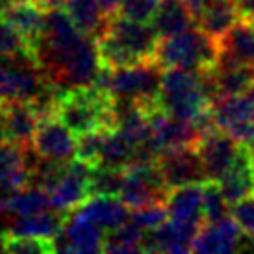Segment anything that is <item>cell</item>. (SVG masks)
<instances>
[{
    "label": "cell",
    "instance_id": "obj_5",
    "mask_svg": "<svg viewBox=\"0 0 254 254\" xmlns=\"http://www.w3.org/2000/svg\"><path fill=\"white\" fill-rule=\"evenodd\" d=\"M163 72L165 69L156 60L110 69L108 93L113 99L137 102L152 112L156 108H160V89H162Z\"/></svg>",
    "mask_w": 254,
    "mask_h": 254
},
{
    "label": "cell",
    "instance_id": "obj_19",
    "mask_svg": "<svg viewBox=\"0 0 254 254\" xmlns=\"http://www.w3.org/2000/svg\"><path fill=\"white\" fill-rule=\"evenodd\" d=\"M45 15L47 11H43L34 0H17L0 13V19L11 24L28 43L30 50H34L45 30Z\"/></svg>",
    "mask_w": 254,
    "mask_h": 254
},
{
    "label": "cell",
    "instance_id": "obj_39",
    "mask_svg": "<svg viewBox=\"0 0 254 254\" xmlns=\"http://www.w3.org/2000/svg\"><path fill=\"white\" fill-rule=\"evenodd\" d=\"M236 4L240 7V13L243 19L254 21V0H236Z\"/></svg>",
    "mask_w": 254,
    "mask_h": 254
},
{
    "label": "cell",
    "instance_id": "obj_7",
    "mask_svg": "<svg viewBox=\"0 0 254 254\" xmlns=\"http://www.w3.org/2000/svg\"><path fill=\"white\" fill-rule=\"evenodd\" d=\"M171 190L162 177L158 162L132 163L125 169V182L119 198L130 210L148 204L167 202Z\"/></svg>",
    "mask_w": 254,
    "mask_h": 254
},
{
    "label": "cell",
    "instance_id": "obj_20",
    "mask_svg": "<svg viewBox=\"0 0 254 254\" xmlns=\"http://www.w3.org/2000/svg\"><path fill=\"white\" fill-rule=\"evenodd\" d=\"M26 186H30L26 147L6 141L0 145V191L11 195Z\"/></svg>",
    "mask_w": 254,
    "mask_h": 254
},
{
    "label": "cell",
    "instance_id": "obj_9",
    "mask_svg": "<svg viewBox=\"0 0 254 254\" xmlns=\"http://www.w3.org/2000/svg\"><path fill=\"white\" fill-rule=\"evenodd\" d=\"M212 115L219 130L230 134L240 143L253 141L254 137V97L245 95H226L213 100Z\"/></svg>",
    "mask_w": 254,
    "mask_h": 254
},
{
    "label": "cell",
    "instance_id": "obj_10",
    "mask_svg": "<svg viewBox=\"0 0 254 254\" xmlns=\"http://www.w3.org/2000/svg\"><path fill=\"white\" fill-rule=\"evenodd\" d=\"M89 173H91V165L80 162L76 158L72 162L69 160L65 163L64 171L60 173L56 182L47 190L52 210L69 213L91 197L89 195Z\"/></svg>",
    "mask_w": 254,
    "mask_h": 254
},
{
    "label": "cell",
    "instance_id": "obj_21",
    "mask_svg": "<svg viewBox=\"0 0 254 254\" xmlns=\"http://www.w3.org/2000/svg\"><path fill=\"white\" fill-rule=\"evenodd\" d=\"M169 219L204 225V182L171 190L167 197Z\"/></svg>",
    "mask_w": 254,
    "mask_h": 254
},
{
    "label": "cell",
    "instance_id": "obj_1",
    "mask_svg": "<svg viewBox=\"0 0 254 254\" xmlns=\"http://www.w3.org/2000/svg\"><path fill=\"white\" fill-rule=\"evenodd\" d=\"M158 43L160 36L152 24L115 13L110 17L104 34L97 39V47L102 65L117 69L154 60Z\"/></svg>",
    "mask_w": 254,
    "mask_h": 254
},
{
    "label": "cell",
    "instance_id": "obj_18",
    "mask_svg": "<svg viewBox=\"0 0 254 254\" xmlns=\"http://www.w3.org/2000/svg\"><path fill=\"white\" fill-rule=\"evenodd\" d=\"M0 108L4 113L7 141H13L22 147H30L34 141V134L41 117L37 115L30 102L22 100H0Z\"/></svg>",
    "mask_w": 254,
    "mask_h": 254
},
{
    "label": "cell",
    "instance_id": "obj_26",
    "mask_svg": "<svg viewBox=\"0 0 254 254\" xmlns=\"http://www.w3.org/2000/svg\"><path fill=\"white\" fill-rule=\"evenodd\" d=\"M64 9L84 36L99 39L108 26L112 15H108L99 0H65Z\"/></svg>",
    "mask_w": 254,
    "mask_h": 254
},
{
    "label": "cell",
    "instance_id": "obj_40",
    "mask_svg": "<svg viewBox=\"0 0 254 254\" xmlns=\"http://www.w3.org/2000/svg\"><path fill=\"white\" fill-rule=\"evenodd\" d=\"M43 11H50V9H58V7L65 6V0H34Z\"/></svg>",
    "mask_w": 254,
    "mask_h": 254
},
{
    "label": "cell",
    "instance_id": "obj_33",
    "mask_svg": "<svg viewBox=\"0 0 254 254\" xmlns=\"http://www.w3.org/2000/svg\"><path fill=\"white\" fill-rule=\"evenodd\" d=\"M169 219V210L167 202H158V204H148L135 208L130 212V221L135 226H139L141 230H154L158 226H162Z\"/></svg>",
    "mask_w": 254,
    "mask_h": 254
},
{
    "label": "cell",
    "instance_id": "obj_32",
    "mask_svg": "<svg viewBox=\"0 0 254 254\" xmlns=\"http://www.w3.org/2000/svg\"><path fill=\"white\" fill-rule=\"evenodd\" d=\"M232 206L228 204L223 191L219 188V182L206 180L204 182V223H215L221 219L232 215Z\"/></svg>",
    "mask_w": 254,
    "mask_h": 254
},
{
    "label": "cell",
    "instance_id": "obj_44",
    "mask_svg": "<svg viewBox=\"0 0 254 254\" xmlns=\"http://www.w3.org/2000/svg\"><path fill=\"white\" fill-rule=\"evenodd\" d=\"M249 150H251V156H253V163H254V137H253V141L249 143Z\"/></svg>",
    "mask_w": 254,
    "mask_h": 254
},
{
    "label": "cell",
    "instance_id": "obj_42",
    "mask_svg": "<svg viewBox=\"0 0 254 254\" xmlns=\"http://www.w3.org/2000/svg\"><path fill=\"white\" fill-rule=\"evenodd\" d=\"M7 141V132H6V123H4V113L0 108V145H4Z\"/></svg>",
    "mask_w": 254,
    "mask_h": 254
},
{
    "label": "cell",
    "instance_id": "obj_36",
    "mask_svg": "<svg viewBox=\"0 0 254 254\" xmlns=\"http://www.w3.org/2000/svg\"><path fill=\"white\" fill-rule=\"evenodd\" d=\"M6 253L43 254V253H54V249H52V240L30 238V236H7Z\"/></svg>",
    "mask_w": 254,
    "mask_h": 254
},
{
    "label": "cell",
    "instance_id": "obj_17",
    "mask_svg": "<svg viewBox=\"0 0 254 254\" xmlns=\"http://www.w3.org/2000/svg\"><path fill=\"white\" fill-rule=\"evenodd\" d=\"M212 76L217 99L226 95H245L253 91L254 65L241 64L238 60L219 54L217 64L212 69Z\"/></svg>",
    "mask_w": 254,
    "mask_h": 254
},
{
    "label": "cell",
    "instance_id": "obj_24",
    "mask_svg": "<svg viewBox=\"0 0 254 254\" xmlns=\"http://www.w3.org/2000/svg\"><path fill=\"white\" fill-rule=\"evenodd\" d=\"M65 213L62 212H39L30 215H15L6 225L7 236H30V238H43L52 240L60 228L64 226Z\"/></svg>",
    "mask_w": 254,
    "mask_h": 254
},
{
    "label": "cell",
    "instance_id": "obj_30",
    "mask_svg": "<svg viewBox=\"0 0 254 254\" xmlns=\"http://www.w3.org/2000/svg\"><path fill=\"white\" fill-rule=\"evenodd\" d=\"M145 230L127 221L119 228H113L104 236V253H143Z\"/></svg>",
    "mask_w": 254,
    "mask_h": 254
},
{
    "label": "cell",
    "instance_id": "obj_12",
    "mask_svg": "<svg viewBox=\"0 0 254 254\" xmlns=\"http://www.w3.org/2000/svg\"><path fill=\"white\" fill-rule=\"evenodd\" d=\"M76 139L78 135L71 128L65 127L56 115H49L39 121L32 147L43 158L69 162L76 152Z\"/></svg>",
    "mask_w": 254,
    "mask_h": 254
},
{
    "label": "cell",
    "instance_id": "obj_16",
    "mask_svg": "<svg viewBox=\"0 0 254 254\" xmlns=\"http://www.w3.org/2000/svg\"><path fill=\"white\" fill-rule=\"evenodd\" d=\"M217 182L230 206L254 195V163L249 145L241 143L232 165Z\"/></svg>",
    "mask_w": 254,
    "mask_h": 254
},
{
    "label": "cell",
    "instance_id": "obj_27",
    "mask_svg": "<svg viewBox=\"0 0 254 254\" xmlns=\"http://www.w3.org/2000/svg\"><path fill=\"white\" fill-rule=\"evenodd\" d=\"M219 47L223 56L254 65V21L241 17L219 41Z\"/></svg>",
    "mask_w": 254,
    "mask_h": 254
},
{
    "label": "cell",
    "instance_id": "obj_41",
    "mask_svg": "<svg viewBox=\"0 0 254 254\" xmlns=\"http://www.w3.org/2000/svg\"><path fill=\"white\" fill-rule=\"evenodd\" d=\"M102 9L106 11L108 15H115L119 13V7H121V2L123 0H99Z\"/></svg>",
    "mask_w": 254,
    "mask_h": 254
},
{
    "label": "cell",
    "instance_id": "obj_2",
    "mask_svg": "<svg viewBox=\"0 0 254 254\" xmlns=\"http://www.w3.org/2000/svg\"><path fill=\"white\" fill-rule=\"evenodd\" d=\"M217 99L212 69H165L160 89V108L178 119L197 121L212 110Z\"/></svg>",
    "mask_w": 254,
    "mask_h": 254
},
{
    "label": "cell",
    "instance_id": "obj_15",
    "mask_svg": "<svg viewBox=\"0 0 254 254\" xmlns=\"http://www.w3.org/2000/svg\"><path fill=\"white\" fill-rule=\"evenodd\" d=\"M245 232L236 223L232 215L215 221V223H204L198 230L197 238L193 241V253H234L240 249Z\"/></svg>",
    "mask_w": 254,
    "mask_h": 254
},
{
    "label": "cell",
    "instance_id": "obj_35",
    "mask_svg": "<svg viewBox=\"0 0 254 254\" xmlns=\"http://www.w3.org/2000/svg\"><path fill=\"white\" fill-rule=\"evenodd\" d=\"M19 54H32L28 43L22 39L17 30L0 19V56H19Z\"/></svg>",
    "mask_w": 254,
    "mask_h": 254
},
{
    "label": "cell",
    "instance_id": "obj_8",
    "mask_svg": "<svg viewBox=\"0 0 254 254\" xmlns=\"http://www.w3.org/2000/svg\"><path fill=\"white\" fill-rule=\"evenodd\" d=\"M150 127H152L150 143L158 158L177 148L197 147L198 141L202 139V132L195 121L178 119L162 108H156L150 112Z\"/></svg>",
    "mask_w": 254,
    "mask_h": 254
},
{
    "label": "cell",
    "instance_id": "obj_31",
    "mask_svg": "<svg viewBox=\"0 0 254 254\" xmlns=\"http://www.w3.org/2000/svg\"><path fill=\"white\" fill-rule=\"evenodd\" d=\"M125 182V169L106 165H91L89 195L91 197H119Z\"/></svg>",
    "mask_w": 254,
    "mask_h": 254
},
{
    "label": "cell",
    "instance_id": "obj_37",
    "mask_svg": "<svg viewBox=\"0 0 254 254\" xmlns=\"http://www.w3.org/2000/svg\"><path fill=\"white\" fill-rule=\"evenodd\" d=\"M162 0H123L119 7V15L132 21L148 22L152 21L156 9Z\"/></svg>",
    "mask_w": 254,
    "mask_h": 254
},
{
    "label": "cell",
    "instance_id": "obj_4",
    "mask_svg": "<svg viewBox=\"0 0 254 254\" xmlns=\"http://www.w3.org/2000/svg\"><path fill=\"white\" fill-rule=\"evenodd\" d=\"M221 54L219 41L204 34L197 24L177 36L162 37L156 49L154 60L163 69H213Z\"/></svg>",
    "mask_w": 254,
    "mask_h": 254
},
{
    "label": "cell",
    "instance_id": "obj_45",
    "mask_svg": "<svg viewBox=\"0 0 254 254\" xmlns=\"http://www.w3.org/2000/svg\"><path fill=\"white\" fill-rule=\"evenodd\" d=\"M251 95H253V97H254V85H253V91H251Z\"/></svg>",
    "mask_w": 254,
    "mask_h": 254
},
{
    "label": "cell",
    "instance_id": "obj_34",
    "mask_svg": "<svg viewBox=\"0 0 254 254\" xmlns=\"http://www.w3.org/2000/svg\"><path fill=\"white\" fill-rule=\"evenodd\" d=\"M104 130H106V128H102V130H93V132L78 135L74 158L80 160V162L87 163V165H97L100 158V147H102Z\"/></svg>",
    "mask_w": 254,
    "mask_h": 254
},
{
    "label": "cell",
    "instance_id": "obj_29",
    "mask_svg": "<svg viewBox=\"0 0 254 254\" xmlns=\"http://www.w3.org/2000/svg\"><path fill=\"white\" fill-rule=\"evenodd\" d=\"M49 193L39 186H26L7 198V210L11 215H30L50 210Z\"/></svg>",
    "mask_w": 254,
    "mask_h": 254
},
{
    "label": "cell",
    "instance_id": "obj_28",
    "mask_svg": "<svg viewBox=\"0 0 254 254\" xmlns=\"http://www.w3.org/2000/svg\"><path fill=\"white\" fill-rule=\"evenodd\" d=\"M134 145L115 128H106L102 135L100 158L97 165H106L115 169H127L134 163Z\"/></svg>",
    "mask_w": 254,
    "mask_h": 254
},
{
    "label": "cell",
    "instance_id": "obj_14",
    "mask_svg": "<svg viewBox=\"0 0 254 254\" xmlns=\"http://www.w3.org/2000/svg\"><path fill=\"white\" fill-rule=\"evenodd\" d=\"M240 147V141H236L232 135L219 128L208 132L197 145L198 156H200L206 171V178L217 182L232 165Z\"/></svg>",
    "mask_w": 254,
    "mask_h": 254
},
{
    "label": "cell",
    "instance_id": "obj_25",
    "mask_svg": "<svg viewBox=\"0 0 254 254\" xmlns=\"http://www.w3.org/2000/svg\"><path fill=\"white\" fill-rule=\"evenodd\" d=\"M150 22L162 39L195 26V13L186 0H162Z\"/></svg>",
    "mask_w": 254,
    "mask_h": 254
},
{
    "label": "cell",
    "instance_id": "obj_11",
    "mask_svg": "<svg viewBox=\"0 0 254 254\" xmlns=\"http://www.w3.org/2000/svg\"><path fill=\"white\" fill-rule=\"evenodd\" d=\"M158 167L169 190L208 180L197 147H184L165 152L158 158Z\"/></svg>",
    "mask_w": 254,
    "mask_h": 254
},
{
    "label": "cell",
    "instance_id": "obj_43",
    "mask_svg": "<svg viewBox=\"0 0 254 254\" xmlns=\"http://www.w3.org/2000/svg\"><path fill=\"white\" fill-rule=\"evenodd\" d=\"M7 245V232H0V251H6Z\"/></svg>",
    "mask_w": 254,
    "mask_h": 254
},
{
    "label": "cell",
    "instance_id": "obj_13",
    "mask_svg": "<svg viewBox=\"0 0 254 254\" xmlns=\"http://www.w3.org/2000/svg\"><path fill=\"white\" fill-rule=\"evenodd\" d=\"M200 228H202V225L180 223L175 219H167L162 226L145 232L143 253H191L193 241H195Z\"/></svg>",
    "mask_w": 254,
    "mask_h": 254
},
{
    "label": "cell",
    "instance_id": "obj_38",
    "mask_svg": "<svg viewBox=\"0 0 254 254\" xmlns=\"http://www.w3.org/2000/svg\"><path fill=\"white\" fill-rule=\"evenodd\" d=\"M230 213L236 219V223L241 226L243 232L249 234V236H254V195L232 204Z\"/></svg>",
    "mask_w": 254,
    "mask_h": 254
},
{
    "label": "cell",
    "instance_id": "obj_3",
    "mask_svg": "<svg viewBox=\"0 0 254 254\" xmlns=\"http://www.w3.org/2000/svg\"><path fill=\"white\" fill-rule=\"evenodd\" d=\"M54 115L76 135L113 128V97L95 85L71 87L60 95Z\"/></svg>",
    "mask_w": 254,
    "mask_h": 254
},
{
    "label": "cell",
    "instance_id": "obj_22",
    "mask_svg": "<svg viewBox=\"0 0 254 254\" xmlns=\"http://www.w3.org/2000/svg\"><path fill=\"white\" fill-rule=\"evenodd\" d=\"M74 210L93 221L104 232L119 228L130 221V208L117 197H89Z\"/></svg>",
    "mask_w": 254,
    "mask_h": 254
},
{
    "label": "cell",
    "instance_id": "obj_6",
    "mask_svg": "<svg viewBox=\"0 0 254 254\" xmlns=\"http://www.w3.org/2000/svg\"><path fill=\"white\" fill-rule=\"evenodd\" d=\"M49 82L32 54L7 56L0 62V100L34 102Z\"/></svg>",
    "mask_w": 254,
    "mask_h": 254
},
{
    "label": "cell",
    "instance_id": "obj_23",
    "mask_svg": "<svg viewBox=\"0 0 254 254\" xmlns=\"http://www.w3.org/2000/svg\"><path fill=\"white\" fill-rule=\"evenodd\" d=\"M240 19L241 13L236 0H213L195 15V24L215 41H221Z\"/></svg>",
    "mask_w": 254,
    "mask_h": 254
}]
</instances>
